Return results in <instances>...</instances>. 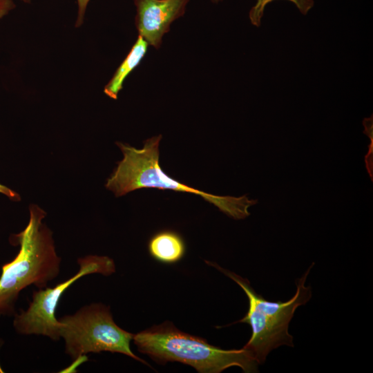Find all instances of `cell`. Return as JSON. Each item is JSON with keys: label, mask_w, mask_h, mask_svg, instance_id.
Here are the masks:
<instances>
[{"label": "cell", "mask_w": 373, "mask_h": 373, "mask_svg": "<svg viewBox=\"0 0 373 373\" xmlns=\"http://www.w3.org/2000/svg\"><path fill=\"white\" fill-rule=\"evenodd\" d=\"M46 212L37 205L30 207V220L21 233L15 235L20 249L16 257L1 267L0 316L15 314L20 292L30 285L45 288L60 270L52 233L43 223Z\"/></svg>", "instance_id": "obj_1"}, {"label": "cell", "mask_w": 373, "mask_h": 373, "mask_svg": "<svg viewBox=\"0 0 373 373\" xmlns=\"http://www.w3.org/2000/svg\"><path fill=\"white\" fill-rule=\"evenodd\" d=\"M162 135L151 137L144 141L142 149L127 144L116 142L124 157L108 178L106 187L116 197L134 190L155 188L200 195L204 200L217 207L220 211L235 220L249 216V207L257 203L246 195L241 197L220 196L192 188L173 179L163 171L159 163V145Z\"/></svg>", "instance_id": "obj_2"}, {"label": "cell", "mask_w": 373, "mask_h": 373, "mask_svg": "<svg viewBox=\"0 0 373 373\" xmlns=\"http://www.w3.org/2000/svg\"><path fill=\"white\" fill-rule=\"evenodd\" d=\"M133 340L139 352L161 365L180 362L200 373H220L233 366L247 373L258 370V363L245 348L221 349L178 329L169 321L134 334Z\"/></svg>", "instance_id": "obj_3"}, {"label": "cell", "mask_w": 373, "mask_h": 373, "mask_svg": "<svg viewBox=\"0 0 373 373\" xmlns=\"http://www.w3.org/2000/svg\"><path fill=\"white\" fill-rule=\"evenodd\" d=\"M205 262L236 282L246 294L249 300L248 312L242 319L231 325L244 323L251 326V336L243 348L251 354L258 365L265 361L267 356L274 349L281 345L294 347L293 336L288 331L289 324L296 309L305 305L312 297L311 287H306L305 283L314 263L296 280V291L293 297L285 302H274L258 294L247 279L216 262L207 260Z\"/></svg>", "instance_id": "obj_4"}, {"label": "cell", "mask_w": 373, "mask_h": 373, "mask_svg": "<svg viewBox=\"0 0 373 373\" xmlns=\"http://www.w3.org/2000/svg\"><path fill=\"white\" fill-rule=\"evenodd\" d=\"M58 321L60 336L65 342V352L74 361L88 353L111 352L123 354L149 365L131 351L130 343L134 334L115 323L108 306L92 303Z\"/></svg>", "instance_id": "obj_5"}, {"label": "cell", "mask_w": 373, "mask_h": 373, "mask_svg": "<svg viewBox=\"0 0 373 373\" xmlns=\"http://www.w3.org/2000/svg\"><path fill=\"white\" fill-rule=\"evenodd\" d=\"M78 271L71 278L54 287L35 291L32 300L26 310L15 314L13 326L21 334H37L57 341L60 339V323L55 310L64 292L79 278L91 274L109 276L115 271L113 260L105 256L88 255L77 260Z\"/></svg>", "instance_id": "obj_6"}, {"label": "cell", "mask_w": 373, "mask_h": 373, "mask_svg": "<svg viewBox=\"0 0 373 373\" xmlns=\"http://www.w3.org/2000/svg\"><path fill=\"white\" fill-rule=\"evenodd\" d=\"M189 0H134L135 26L149 45L159 48L173 21L183 16Z\"/></svg>", "instance_id": "obj_7"}, {"label": "cell", "mask_w": 373, "mask_h": 373, "mask_svg": "<svg viewBox=\"0 0 373 373\" xmlns=\"http://www.w3.org/2000/svg\"><path fill=\"white\" fill-rule=\"evenodd\" d=\"M148 250L155 260L173 264L183 258L186 246L182 237L178 232L162 230L151 238L148 243Z\"/></svg>", "instance_id": "obj_8"}, {"label": "cell", "mask_w": 373, "mask_h": 373, "mask_svg": "<svg viewBox=\"0 0 373 373\" xmlns=\"http://www.w3.org/2000/svg\"><path fill=\"white\" fill-rule=\"evenodd\" d=\"M149 44L140 35L132 46L128 54L117 68L113 76L106 85L104 93L109 97L116 99L123 87L127 76L140 64L146 53Z\"/></svg>", "instance_id": "obj_9"}, {"label": "cell", "mask_w": 373, "mask_h": 373, "mask_svg": "<svg viewBox=\"0 0 373 373\" xmlns=\"http://www.w3.org/2000/svg\"><path fill=\"white\" fill-rule=\"evenodd\" d=\"M274 0H257L254 6L249 11V17L251 23L259 27L266 6ZM293 2L303 15H306L313 7V0H289Z\"/></svg>", "instance_id": "obj_10"}, {"label": "cell", "mask_w": 373, "mask_h": 373, "mask_svg": "<svg viewBox=\"0 0 373 373\" xmlns=\"http://www.w3.org/2000/svg\"><path fill=\"white\" fill-rule=\"evenodd\" d=\"M90 0H77L78 3V15L75 23L76 27L80 26L84 21V15L86 7Z\"/></svg>", "instance_id": "obj_11"}, {"label": "cell", "mask_w": 373, "mask_h": 373, "mask_svg": "<svg viewBox=\"0 0 373 373\" xmlns=\"http://www.w3.org/2000/svg\"><path fill=\"white\" fill-rule=\"evenodd\" d=\"M13 0H0V19L15 8Z\"/></svg>", "instance_id": "obj_12"}, {"label": "cell", "mask_w": 373, "mask_h": 373, "mask_svg": "<svg viewBox=\"0 0 373 373\" xmlns=\"http://www.w3.org/2000/svg\"><path fill=\"white\" fill-rule=\"evenodd\" d=\"M0 193L6 195L12 200L18 201L20 200V196L18 193L1 184H0Z\"/></svg>", "instance_id": "obj_13"}, {"label": "cell", "mask_w": 373, "mask_h": 373, "mask_svg": "<svg viewBox=\"0 0 373 373\" xmlns=\"http://www.w3.org/2000/svg\"><path fill=\"white\" fill-rule=\"evenodd\" d=\"M211 1H212L213 3H217V2H218V1H221V0H211Z\"/></svg>", "instance_id": "obj_14"}, {"label": "cell", "mask_w": 373, "mask_h": 373, "mask_svg": "<svg viewBox=\"0 0 373 373\" xmlns=\"http://www.w3.org/2000/svg\"><path fill=\"white\" fill-rule=\"evenodd\" d=\"M23 1H25V2H29L30 0H23Z\"/></svg>", "instance_id": "obj_15"}]
</instances>
